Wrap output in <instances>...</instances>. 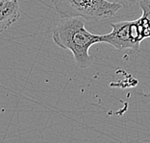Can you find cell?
Returning a JSON list of instances; mask_svg holds the SVG:
<instances>
[{
    "instance_id": "52a82bcc",
    "label": "cell",
    "mask_w": 150,
    "mask_h": 143,
    "mask_svg": "<svg viewBox=\"0 0 150 143\" xmlns=\"http://www.w3.org/2000/svg\"><path fill=\"white\" fill-rule=\"evenodd\" d=\"M147 96H150V87H149V92L147 93Z\"/></svg>"
},
{
    "instance_id": "7a4b0ae2",
    "label": "cell",
    "mask_w": 150,
    "mask_h": 143,
    "mask_svg": "<svg viewBox=\"0 0 150 143\" xmlns=\"http://www.w3.org/2000/svg\"><path fill=\"white\" fill-rule=\"evenodd\" d=\"M51 3L62 18L79 16L94 21L112 18L122 7L108 0H51Z\"/></svg>"
},
{
    "instance_id": "6da1fadb",
    "label": "cell",
    "mask_w": 150,
    "mask_h": 143,
    "mask_svg": "<svg viewBox=\"0 0 150 143\" xmlns=\"http://www.w3.org/2000/svg\"><path fill=\"white\" fill-rule=\"evenodd\" d=\"M52 39L57 46L69 50L74 62L81 68H87L93 63L88 50L95 43L101 42V35L88 31L83 18H62L54 27Z\"/></svg>"
},
{
    "instance_id": "5b68a950",
    "label": "cell",
    "mask_w": 150,
    "mask_h": 143,
    "mask_svg": "<svg viewBox=\"0 0 150 143\" xmlns=\"http://www.w3.org/2000/svg\"><path fill=\"white\" fill-rule=\"evenodd\" d=\"M139 5L142 11V15L138 19L144 39L150 37V0H141Z\"/></svg>"
},
{
    "instance_id": "277c9868",
    "label": "cell",
    "mask_w": 150,
    "mask_h": 143,
    "mask_svg": "<svg viewBox=\"0 0 150 143\" xmlns=\"http://www.w3.org/2000/svg\"><path fill=\"white\" fill-rule=\"evenodd\" d=\"M19 16L18 0H0V33L16 23Z\"/></svg>"
},
{
    "instance_id": "8992f818",
    "label": "cell",
    "mask_w": 150,
    "mask_h": 143,
    "mask_svg": "<svg viewBox=\"0 0 150 143\" xmlns=\"http://www.w3.org/2000/svg\"><path fill=\"white\" fill-rule=\"evenodd\" d=\"M108 1L112 2V3H118V4H120L122 7L129 8V7L136 4L137 2H139L141 0H108Z\"/></svg>"
},
{
    "instance_id": "3957f363",
    "label": "cell",
    "mask_w": 150,
    "mask_h": 143,
    "mask_svg": "<svg viewBox=\"0 0 150 143\" xmlns=\"http://www.w3.org/2000/svg\"><path fill=\"white\" fill-rule=\"evenodd\" d=\"M112 31L101 35V42L108 43L119 52L138 53L141 42L144 39L138 19L111 23Z\"/></svg>"
}]
</instances>
